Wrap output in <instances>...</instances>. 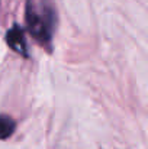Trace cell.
<instances>
[{
  "mask_svg": "<svg viewBox=\"0 0 148 149\" xmlns=\"http://www.w3.org/2000/svg\"><path fill=\"white\" fill-rule=\"evenodd\" d=\"M26 25L38 42L49 44L55 28V10L51 0H28Z\"/></svg>",
  "mask_w": 148,
  "mask_h": 149,
  "instance_id": "1",
  "label": "cell"
},
{
  "mask_svg": "<svg viewBox=\"0 0 148 149\" xmlns=\"http://www.w3.org/2000/svg\"><path fill=\"white\" fill-rule=\"evenodd\" d=\"M6 42L7 45L13 51H16L18 54L26 55V41H25V35L23 31L20 29L19 25H15L7 33H6Z\"/></svg>",
  "mask_w": 148,
  "mask_h": 149,
  "instance_id": "2",
  "label": "cell"
},
{
  "mask_svg": "<svg viewBox=\"0 0 148 149\" xmlns=\"http://www.w3.org/2000/svg\"><path fill=\"white\" fill-rule=\"evenodd\" d=\"M15 127H16V125L10 116L0 114V141L12 136L15 132Z\"/></svg>",
  "mask_w": 148,
  "mask_h": 149,
  "instance_id": "3",
  "label": "cell"
}]
</instances>
